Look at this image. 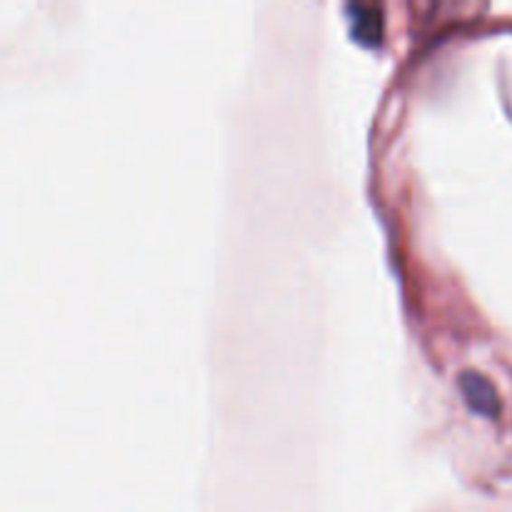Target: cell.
Masks as SVG:
<instances>
[{
  "label": "cell",
  "instance_id": "1",
  "mask_svg": "<svg viewBox=\"0 0 512 512\" xmlns=\"http://www.w3.org/2000/svg\"><path fill=\"white\" fill-rule=\"evenodd\" d=\"M462 390L468 393V400L475 408L482 410V412H495L498 395H495V390H492L488 380H482L478 375H465L462 377Z\"/></svg>",
  "mask_w": 512,
  "mask_h": 512
}]
</instances>
